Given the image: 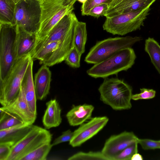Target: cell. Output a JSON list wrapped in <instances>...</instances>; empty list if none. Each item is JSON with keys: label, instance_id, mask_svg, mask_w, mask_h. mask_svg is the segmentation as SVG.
I'll list each match as a JSON object with an SVG mask.
<instances>
[{"label": "cell", "instance_id": "cell-20", "mask_svg": "<svg viewBox=\"0 0 160 160\" xmlns=\"http://www.w3.org/2000/svg\"><path fill=\"white\" fill-rule=\"evenodd\" d=\"M46 109L42 118V123L46 129L59 126L61 123V109L56 99H51L46 103Z\"/></svg>", "mask_w": 160, "mask_h": 160}, {"label": "cell", "instance_id": "cell-10", "mask_svg": "<svg viewBox=\"0 0 160 160\" xmlns=\"http://www.w3.org/2000/svg\"><path fill=\"white\" fill-rule=\"evenodd\" d=\"M78 20L74 13L72 11L64 16L46 37L37 41L31 56L51 42L73 40L74 25Z\"/></svg>", "mask_w": 160, "mask_h": 160}, {"label": "cell", "instance_id": "cell-31", "mask_svg": "<svg viewBox=\"0 0 160 160\" xmlns=\"http://www.w3.org/2000/svg\"><path fill=\"white\" fill-rule=\"evenodd\" d=\"M141 92L132 94V99L138 100L140 99H148L153 98L156 95V91L153 89L142 88L140 89Z\"/></svg>", "mask_w": 160, "mask_h": 160}, {"label": "cell", "instance_id": "cell-21", "mask_svg": "<svg viewBox=\"0 0 160 160\" xmlns=\"http://www.w3.org/2000/svg\"><path fill=\"white\" fill-rule=\"evenodd\" d=\"M87 39L86 24L85 22H76L74 29V46L82 55L85 52V46Z\"/></svg>", "mask_w": 160, "mask_h": 160}, {"label": "cell", "instance_id": "cell-12", "mask_svg": "<svg viewBox=\"0 0 160 160\" xmlns=\"http://www.w3.org/2000/svg\"><path fill=\"white\" fill-rule=\"evenodd\" d=\"M139 139L132 132L125 131L112 135L106 141L101 152L109 160H114L125 148L134 142L138 143Z\"/></svg>", "mask_w": 160, "mask_h": 160}, {"label": "cell", "instance_id": "cell-37", "mask_svg": "<svg viewBox=\"0 0 160 160\" xmlns=\"http://www.w3.org/2000/svg\"><path fill=\"white\" fill-rule=\"evenodd\" d=\"M80 2L82 3V4L85 3L87 0H77Z\"/></svg>", "mask_w": 160, "mask_h": 160}, {"label": "cell", "instance_id": "cell-32", "mask_svg": "<svg viewBox=\"0 0 160 160\" xmlns=\"http://www.w3.org/2000/svg\"><path fill=\"white\" fill-rule=\"evenodd\" d=\"M109 5L107 3H103L92 8L89 11L87 15L91 16L96 18L104 16L108 10Z\"/></svg>", "mask_w": 160, "mask_h": 160}, {"label": "cell", "instance_id": "cell-5", "mask_svg": "<svg viewBox=\"0 0 160 160\" xmlns=\"http://www.w3.org/2000/svg\"><path fill=\"white\" fill-rule=\"evenodd\" d=\"M150 6L143 9L106 17L103 29L113 35L121 36L140 29L149 13Z\"/></svg>", "mask_w": 160, "mask_h": 160}, {"label": "cell", "instance_id": "cell-8", "mask_svg": "<svg viewBox=\"0 0 160 160\" xmlns=\"http://www.w3.org/2000/svg\"><path fill=\"white\" fill-rule=\"evenodd\" d=\"M52 138V134L47 129L32 124L28 133L11 147L7 160H21L40 146L51 142Z\"/></svg>", "mask_w": 160, "mask_h": 160}, {"label": "cell", "instance_id": "cell-39", "mask_svg": "<svg viewBox=\"0 0 160 160\" xmlns=\"http://www.w3.org/2000/svg\"><path fill=\"white\" fill-rule=\"evenodd\" d=\"M36 0L40 2V3H41L47 0Z\"/></svg>", "mask_w": 160, "mask_h": 160}, {"label": "cell", "instance_id": "cell-9", "mask_svg": "<svg viewBox=\"0 0 160 160\" xmlns=\"http://www.w3.org/2000/svg\"><path fill=\"white\" fill-rule=\"evenodd\" d=\"M41 16L40 2L36 0H21L16 5L14 25L29 33L37 34Z\"/></svg>", "mask_w": 160, "mask_h": 160}, {"label": "cell", "instance_id": "cell-19", "mask_svg": "<svg viewBox=\"0 0 160 160\" xmlns=\"http://www.w3.org/2000/svg\"><path fill=\"white\" fill-rule=\"evenodd\" d=\"M94 109V106L90 104L73 105L66 115L68 123L72 126L80 125L91 118Z\"/></svg>", "mask_w": 160, "mask_h": 160}, {"label": "cell", "instance_id": "cell-38", "mask_svg": "<svg viewBox=\"0 0 160 160\" xmlns=\"http://www.w3.org/2000/svg\"><path fill=\"white\" fill-rule=\"evenodd\" d=\"M16 4H17L18 2L21 0H12Z\"/></svg>", "mask_w": 160, "mask_h": 160}, {"label": "cell", "instance_id": "cell-11", "mask_svg": "<svg viewBox=\"0 0 160 160\" xmlns=\"http://www.w3.org/2000/svg\"><path fill=\"white\" fill-rule=\"evenodd\" d=\"M108 120V118L105 116L91 118L87 122L80 125L73 132L69 144L73 147L81 146L102 130Z\"/></svg>", "mask_w": 160, "mask_h": 160}, {"label": "cell", "instance_id": "cell-36", "mask_svg": "<svg viewBox=\"0 0 160 160\" xmlns=\"http://www.w3.org/2000/svg\"><path fill=\"white\" fill-rule=\"evenodd\" d=\"M143 158L142 155L136 153L134 154L131 158V160H142Z\"/></svg>", "mask_w": 160, "mask_h": 160}, {"label": "cell", "instance_id": "cell-30", "mask_svg": "<svg viewBox=\"0 0 160 160\" xmlns=\"http://www.w3.org/2000/svg\"><path fill=\"white\" fill-rule=\"evenodd\" d=\"M138 143L145 150L160 149V140H154L149 139H139Z\"/></svg>", "mask_w": 160, "mask_h": 160}, {"label": "cell", "instance_id": "cell-23", "mask_svg": "<svg viewBox=\"0 0 160 160\" xmlns=\"http://www.w3.org/2000/svg\"><path fill=\"white\" fill-rule=\"evenodd\" d=\"M145 50L149 55L151 62L160 74V45L153 38L145 40Z\"/></svg>", "mask_w": 160, "mask_h": 160}, {"label": "cell", "instance_id": "cell-35", "mask_svg": "<svg viewBox=\"0 0 160 160\" xmlns=\"http://www.w3.org/2000/svg\"><path fill=\"white\" fill-rule=\"evenodd\" d=\"M122 0H113L112 2L109 5L108 9H111L118 4Z\"/></svg>", "mask_w": 160, "mask_h": 160}, {"label": "cell", "instance_id": "cell-24", "mask_svg": "<svg viewBox=\"0 0 160 160\" xmlns=\"http://www.w3.org/2000/svg\"><path fill=\"white\" fill-rule=\"evenodd\" d=\"M50 143H45L21 158V160H45L52 147Z\"/></svg>", "mask_w": 160, "mask_h": 160}, {"label": "cell", "instance_id": "cell-27", "mask_svg": "<svg viewBox=\"0 0 160 160\" xmlns=\"http://www.w3.org/2000/svg\"><path fill=\"white\" fill-rule=\"evenodd\" d=\"M138 144L136 142L128 146L115 157L114 160H131L132 156L138 152Z\"/></svg>", "mask_w": 160, "mask_h": 160}, {"label": "cell", "instance_id": "cell-6", "mask_svg": "<svg viewBox=\"0 0 160 160\" xmlns=\"http://www.w3.org/2000/svg\"><path fill=\"white\" fill-rule=\"evenodd\" d=\"M142 39L140 37L128 36L110 38L98 41L90 48L84 61L88 64H96L122 49L131 48L134 44Z\"/></svg>", "mask_w": 160, "mask_h": 160}, {"label": "cell", "instance_id": "cell-22", "mask_svg": "<svg viewBox=\"0 0 160 160\" xmlns=\"http://www.w3.org/2000/svg\"><path fill=\"white\" fill-rule=\"evenodd\" d=\"M16 5L12 0H0V24L14 25Z\"/></svg>", "mask_w": 160, "mask_h": 160}, {"label": "cell", "instance_id": "cell-1", "mask_svg": "<svg viewBox=\"0 0 160 160\" xmlns=\"http://www.w3.org/2000/svg\"><path fill=\"white\" fill-rule=\"evenodd\" d=\"M104 79L98 89L101 100L115 110L130 109L132 107V87L118 78Z\"/></svg>", "mask_w": 160, "mask_h": 160}, {"label": "cell", "instance_id": "cell-29", "mask_svg": "<svg viewBox=\"0 0 160 160\" xmlns=\"http://www.w3.org/2000/svg\"><path fill=\"white\" fill-rule=\"evenodd\" d=\"M113 0H87L82 4L81 8L82 15H87L90 10L93 7L103 3H107L109 5Z\"/></svg>", "mask_w": 160, "mask_h": 160}, {"label": "cell", "instance_id": "cell-33", "mask_svg": "<svg viewBox=\"0 0 160 160\" xmlns=\"http://www.w3.org/2000/svg\"><path fill=\"white\" fill-rule=\"evenodd\" d=\"M73 134V132L68 129L62 132V134L56 138L52 144V146L56 145L60 143L69 142L72 139Z\"/></svg>", "mask_w": 160, "mask_h": 160}, {"label": "cell", "instance_id": "cell-3", "mask_svg": "<svg viewBox=\"0 0 160 160\" xmlns=\"http://www.w3.org/2000/svg\"><path fill=\"white\" fill-rule=\"evenodd\" d=\"M77 1L47 0L41 3L40 26L36 34L37 40L46 37L66 15L72 11Z\"/></svg>", "mask_w": 160, "mask_h": 160}, {"label": "cell", "instance_id": "cell-14", "mask_svg": "<svg viewBox=\"0 0 160 160\" xmlns=\"http://www.w3.org/2000/svg\"><path fill=\"white\" fill-rule=\"evenodd\" d=\"M17 26V25H16ZM17 59L28 55H31L37 41L36 33L26 32L17 26Z\"/></svg>", "mask_w": 160, "mask_h": 160}, {"label": "cell", "instance_id": "cell-26", "mask_svg": "<svg viewBox=\"0 0 160 160\" xmlns=\"http://www.w3.org/2000/svg\"><path fill=\"white\" fill-rule=\"evenodd\" d=\"M24 123L23 121L18 116L8 112L5 116L0 120V130Z\"/></svg>", "mask_w": 160, "mask_h": 160}, {"label": "cell", "instance_id": "cell-28", "mask_svg": "<svg viewBox=\"0 0 160 160\" xmlns=\"http://www.w3.org/2000/svg\"><path fill=\"white\" fill-rule=\"evenodd\" d=\"M82 54L74 47L66 59V63L70 67L78 68L80 66V59Z\"/></svg>", "mask_w": 160, "mask_h": 160}, {"label": "cell", "instance_id": "cell-7", "mask_svg": "<svg viewBox=\"0 0 160 160\" xmlns=\"http://www.w3.org/2000/svg\"><path fill=\"white\" fill-rule=\"evenodd\" d=\"M31 58L28 55L17 59L6 80L0 82V102L2 106L11 103L19 95L22 81Z\"/></svg>", "mask_w": 160, "mask_h": 160}, {"label": "cell", "instance_id": "cell-13", "mask_svg": "<svg viewBox=\"0 0 160 160\" xmlns=\"http://www.w3.org/2000/svg\"><path fill=\"white\" fill-rule=\"evenodd\" d=\"M2 107L5 110L18 116L26 124L32 125L36 119L37 115L29 108L22 87L18 97L10 104Z\"/></svg>", "mask_w": 160, "mask_h": 160}, {"label": "cell", "instance_id": "cell-25", "mask_svg": "<svg viewBox=\"0 0 160 160\" xmlns=\"http://www.w3.org/2000/svg\"><path fill=\"white\" fill-rule=\"evenodd\" d=\"M68 160H109L101 152H80L69 157Z\"/></svg>", "mask_w": 160, "mask_h": 160}, {"label": "cell", "instance_id": "cell-17", "mask_svg": "<svg viewBox=\"0 0 160 160\" xmlns=\"http://www.w3.org/2000/svg\"><path fill=\"white\" fill-rule=\"evenodd\" d=\"M156 0H123L114 7L108 9L104 16L111 17L124 13L144 9Z\"/></svg>", "mask_w": 160, "mask_h": 160}, {"label": "cell", "instance_id": "cell-18", "mask_svg": "<svg viewBox=\"0 0 160 160\" xmlns=\"http://www.w3.org/2000/svg\"><path fill=\"white\" fill-rule=\"evenodd\" d=\"M32 125L24 123L0 130V143H6L12 147L28 133Z\"/></svg>", "mask_w": 160, "mask_h": 160}, {"label": "cell", "instance_id": "cell-4", "mask_svg": "<svg viewBox=\"0 0 160 160\" xmlns=\"http://www.w3.org/2000/svg\"><path fill=\"white\" fill-rule=\"evenodd\" d=\"M17 26L0 24V82L7 79L17 59Z\"/></svg>", "mask_w": 160, "mask_h": 160}, {"label": "cell", "instance_id": "cell-15", "mask_svg": "<svg viewBox=\"0 0 160 160\" xmlns=\"http://www.w3.org/2000/svg\"><path fill=\"white\" fill-rule=\"evenodd\" d=\"M33 60L31 58L24 75L21 83L27 103L31 111L37 115L36 97L33 78Z\"/></svg>", "mask_w": 160, "mask_h": 160}, {"label": "cell", "instance_id": "cell-16", "mask_svg": "<svg viewBox=\"0 0 160 160\" xmlns=\"http://www.w3.org/2000/svg\"><path fill=\"white\" fill-rule=\"evenodd\" d=\"M51 72L47 66L43 65L34 76V85L37 99L42 100L49 93Z\"/></svg>", "mask_w": 160, "mask_h": 160}, {"label": "cell", "instance_id": "cell-2", "mask_svg": "<svg viewBox=\"0 0 160 160\" xmlns=\"http://www.w3.org/2000/svg\"><path fill=\"white\" fill-rule=\"evenodd\" d=\"M136 56L133 49L128 48L120 50L113 55L94 65L87 71V74L95 78H108L117 75L121 71H127L134 63Z\"/></svg>", "mask_w": 160, "mask_h": 160}, {"label": "cell", "instance_id": "cell-40", "mask_svg": "<svg viewBox=\"0 0 160 160\" xmlns=\"http://www.w3.org/2000/svg\"><path fill=\"white\" fill-rule=\"evenodd\" d=\"M67 0L68 1H72V0Z\"/></svg>", "mask_w": 160, "mask_h": 160}, {"label": "cell", "instance_id": "cell-34", "mask_svg": "<svg viewBox=\"0 0 160 160\" xmlns=\"http://www.w3.org/2000/svg\"><path fill=\"white\" fill-rule=\"evenodd\" d=\"M11 147L6 143H0V160H7L10 153Z\"/></svg>", "mask_w": 160, "mask_h": 160}]
</instances>
